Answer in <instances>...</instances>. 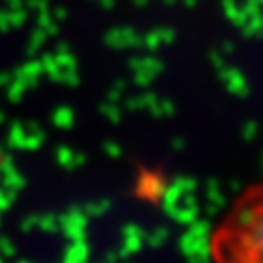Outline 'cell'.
<instances>
[{
    "label": "cell",
    "instance_id": "1",
    "mask_svg": "<svg viewBox=\"0 0 263 263\" xmlns=\"http://www.w3.org/2000/svg\"><path fill=\"white\" fill-rule=\"evenodd\" d=\"M211 263H263V179L240 191L209 234Z\"/></svg>",
    "mask_w": 263,
    "mask_h": 263
}]
</instances>
